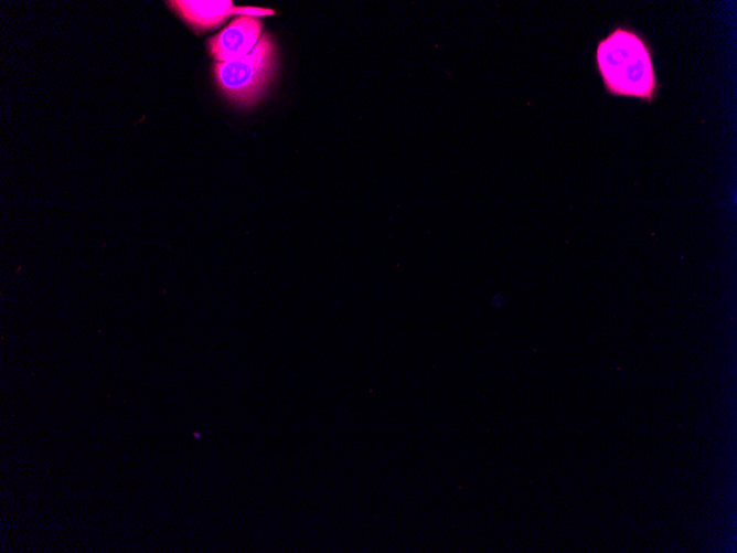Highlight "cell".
Returning <instances> with one entry per match:
<instances>
[{
	"mask_svg": "<svg viewBox=\"0 0 737 553\" xmlns=\"http://www.w3.org/2000/svg\"><path fill=\"white\" fill-rule=\"evenodd\" d=\"M596 65L605 89L616 96H631L652 102L656 81L648 42L633 29L615 28L597 44Z\"/></svg>",
	"mask_w": 737,
	"mask_h": 553,
	"instance_id": "6da1fadb",
	"label": "cell"
},
{
	"mask_svg": "<svg viewBox=\"0 0 737 553\" xmlns=\"http://www.w3.org/2000/svg\"><path fill=\"white\" fill-rule=\"evenodd\" d=\"M276 67V49L269 34L264 33L245 56L216 63L214 76L220 89L232 100L248 105L265 92Z\"/></svg>",
	"mask_w": 737,
	"mask_h": 553,
	"instance_id": "7a4b0ae2",
	"label": "cell"
},
{
	"mask_svg": "<svg viewBox=\"0 0 737 553\" xmlns=\"http://www.w3.org/2000/svg\"><path fill=\"white\" fill-rule=\"evenodd\" d=\"M263 23L255 15H239L207 42L216 63L241 59L248 54L260 39Z\"/></svg>",
	"mask_w": 737,
	"mask_h": 553,
	"instance_id": "3957f363",
	"label": "cell"
},
{
	"mask_svg": "<svg viewBox=\"0 0 737 553\" xmlns=\"http://www.w3.org/2000/svg\"><path fill=\"white\" fill-rule=\"evenodd\" d=\"M169 3L189 24L197 30L217 26L234 13L255 17L274 13L267 9L236 8L232 1L175 0Z\"/></svg>",
	"mask_w": 737,
	"mask_h": 553,
	"instance_id": "277c9868",
	"label": "cell"
}]
</instances>
